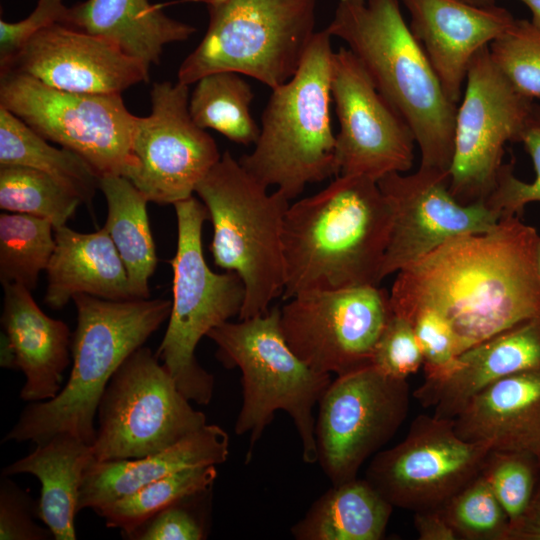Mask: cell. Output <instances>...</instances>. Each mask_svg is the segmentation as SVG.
<instances>
[{"label": "cell", "instance_id": "13", "mask_svg": "<svg viewBox=\"0 0 540 540\" xmlns=\"http://www.w3.org/2000/svg\"><path fill=\"white\" fill-rule=\"evenodd\" d=\"M457 107L449 191L462 204L484 202L494 189L507 142H519L534 104L493 62L489 46L472 58Z\"/></svg>", "mask_w": 540, "mask_h": 540}, {"label": "cell", "instance_id": "8", "mask_svg": "<svg viewBox=\"0 0 540 540\" xmlns=\"http://www.w3.org/2000/svg\"><path fill=\"white\" fill-rule=\"evenodd\" d=\"M199 1L208 28L180 65L178 82L232 71L274 89L293 77L315 34L317 0Z\"/></svg>", "mask_w": 540, "mask_h": 540}, {"label": "cell", "instance_id": "5", "mask_svg": "<svg viewBox=\"0 0 540 540\" xmlns=\"http://www.w3.org/2000/svg\"><path fill=\"white\" fill-rule=\"evenodd\" d=\"M333 52L327 30L315 32L293 77L271 89L254 150L239 159L254 179L289 200L338 175L330 118Z\"/></svg>", "mask_w": 540, "mask_h": 540}, {"label": "cell", "instance_id": "15", "mask_svg": "<svg viewBox=\"0 0 540 540\" xmlns=\"http://www.w3.org/2000/svg\"><path fill=\"white\" fill-rule=\"evenodd\" d=\"M489 452L460 437L453 419L421 414L401 442L373 456L365 479L393 507L440 508L480 475Z\"/></svg>", "mask_w": 540, "mask_h": 540}, {"label": "cell", "instance_id": "41", "mask_svg": "<svg viewBox=\"0 0 540 540\" xmlns=\"http://www.w3.org/2000/svg\"><path fill=\"white\" fill-rule=\"evenodd\" d=\"M68 9L64 0H38L28 17L18 22L0 20V74L10 70L27 42L41 30L65 24Z\"/></svg>", "mask_w": 540, "mask_h": 540}, {"label": "cell", "instance_id": "23", "mask_svg": "<svg viewBox=\"0 0 540 540\" xmlns=\"http://www.w3.org/2000/svg\"><path fill=\"white\" fill-rule=\"evenodd\" d=\"M457 434L490 451L540 459V367L509 375L475 395L453 419Z\"/></svg>", "mask_w": 540, "mask_h": 540}, {"label": "cell", "instance_id": "25", "mask_svg": "<svg viewBox=\"0 0 540 540\" xmlns=\"http://www.w3.org/2000/svg\"><path fill=\"white\" fill-rule=\"evenodd\" d=\"M54 235L44 298L50 308L62 309L78 294L110 300L136 299L126 267L104 227L81 233L64 225L55 228Z\"/></svg>", "mask_w": 540, "mask_h": 540}, {"label": "cell", "instance_id": "11", "mask_svg": "<svg viewBox=\"0 0 540 540\" xmlns=\"http://www.w3.org/2000/svg\"><path fill=\"white\" fill-rule=\"evenodd\" d=\"M0 106L49 142L77 153L99 178L125 176L133 164L136 116L127 109L121 93L63 91L9 70L0 74Z\"/></svg>", "mask_w": 540, "mask_h": 540}, {"label": "cell", "instance_id": "32", "mask_svg": "<svg viewBox=\"0 0 540 540\" xmlns=\"http://www.w3.org/2000/svg\"><path fill=\"white\" fill-rule=\"evenodd\" d=\"M217 477L216 465L186 468L153 481L95 512L109 528L122 536L130 533L163 509L206 493Z\"/></svg>", "mask_w": 540, "mask_h": 540}, {"label": "cell", "instance_id": "20", "mask_svg": "<svg viewBox=\"0 0 540 540\" xmlns=\"http://www.w3.org/2000/svg\"><path fill=\"white\" fill-rule=\"evenodd\" d=\"M408 9L410 30L425 51L448 99L461 101L474 55L514 23L500 6L476 7L459 0H399Z\"/></svg>", "mask_w": 540, "mask_h": 540}, {"label": "cell", "instance_id": "19", "mask_svg": "<svg viewBox=\"0 0 540 540\" xmlns=\"http://www.w3.org/2000/svg\"><path fill=\"white\" fill-rule=\"evenodd\" d=\"M149 69L113 42L60 23L33 36L10 68L59 90L90 94L148 82Z\"/></svg>", "mask_w": 540, "mask_h": 540}, {"label": "cell", "instance_id": "35", "mask_svg": "<svg viewBox=\"0 0 540 540\" xmlns=\"http://www.w3.org/2000/svg\"><path fill=\"white\" fill-rule=\"evenodd\" d=\"M442 511L458 540H508L509 517L482 475L448 500Z\"/></svg>", "mask_w": 540, "mask_h": 540}, {"label": "cell", "instance_id": "22", "mask_svg": "<svg viewBox=\"0 0 540 540\" xmlns=\"http://www.w3.org/2000/svg\"><path fill=\"white\" fill-rule=\"evenodd\" d=\"M3 290L2 334L13 351L15 368L25 376L20 398L48 401L62 389L72 334L65 322L42 311L29 289L8 284Z\"/></svg>", "mask_w": 540, "mask_h": 540}, {"label": "cell", "instance_id": "3", "mask_svg": "<svg viewBox=\"0 0 540 540\" xmlns=\"http://www.w3.org/2000/svg\"><path fill=\"white\" fill-rule=\"evenodd\" d=\"M327 32L342 39L410 127L420 166L449 171L457 104L451 102L399 0H339Z\"/></svg>", "mask_w": 540, "mask_h": 540}, {"label": "cell", "instance_id": "43", "mask_svg": "<svg viewBox=\"0 0 540 540\" xmlns=\"http://www.w3.org/2000/svg\"><path fill=\"white\" fill-rule=\"evenodd\" d=\"M191 498L163 509L123 537L132 540H201L206 538L202 521L187 504Z\"/></svg>", "mask_w": 540, "mask_h": 540}, {"label": "cell", "instance_id": "21", "mask_svg": "<svg viewBox=\"0 0 540 540\" xmlns=\"http://www.w3.org/2000/svg\"><path fill=\"white\" fill-rule=\"evenodd\" d=\"M540 367V316L519 323L460 353L453 367L424 379L413 397L433 415L454 419L478 393L509 375Z\"/></svg>", "mask_w": 540, "mask_h": 540}, {"label": "cell", "instance_id": "46", "mask_svg": "<svg viewBox=\"0 0 540 540\" xmlns=\"http://www.w3.org/2000/svg\"><path fill=\"white\" fill-rule=\"evenodd\" d=\"M531 11V23L540 31V0H520Z\"/></svg>", "mask_w": 540, "mask_h": 540}, {"label": "cell", "instance_id": "17", "mask_svg": "<svg viewBox=\"0 0 540 540\" xmlns=\"http://www.w3.org/2000/svg\"><path fill=\"white\" fill-rule=\"evenodd\" d=\"M330 91L339 122L337 176L378 181L389 173L411 169L416 142L410 127L349 48L340 47L332 54Z\"/></svg>", "mask_w": 540, "mask_h": 540}, {"label": "cell", "instance_id": "9", "mask_svg": "<svg viewBox=\"0 0 540 540\" xmlns=\"http://www.w3.org/2000/svg\"><path fill=\"white\" fill-rule=\"evenodd\" d=\"M177 248L170 261L173 300L164 337L155 352L179 390L199 405L210 403L214 376L197 361L196 347L202 337L232 317H239L245 287L232 271L213 272L203 254L202 228L209 214L193 195L174 205Z\"/></svg>", "mask_w": 540, "mask_h": 540}, {"label": "cell", "instance_id": "29", "mask_svg": "<svg viewBox=\"0 0 540 540\" xmlns=\"http://www.w3.org/2000/svg\"><path fill=\"white\" fill-rule=\"evenodd\" d=\"M99 189L107 204L103 227L126 267L133 298H149V280L158 263L147 212L149 201L121 175L100 177Z\"/></svg>", "mask_w": 540, "mask_h": 540}, {"label": "cell", "instance_id": "38", "mask_svg": "<svg viewBox=\"0 0 540 540\" xmlns=\"http://www.w3.org/2000/svg\"><path fill=\"white\" fill-rule=\"evenodd\" d=\"M521 142L530 155L536 177L532 182L518 179L513 172L514 163L503 164L496 185L485 199L486 207L500 220L521 217L524 208L532 202H540V105L535 103L520 134Z\"/></svg>", "mask_w": 540, "mask_h": 540}, {"label": "cell", "instance_id": "31", "mask_svg": "<svg viewBox=\"0 0 540 540\" xmlns=\"http://www.w3.org/2000/svg\"><path fill=\"white\" fill-rule=\"evenodd\" d=\"M194 84L188 107L198 127L213 129L238 144L256 143L260 128L250 112L254 93L241 74L214 72Z\"/></svg>", "mask_w": 540, "mask_h": 540}, {"label": "cell", "instance_id": "37", "mask_svg": "<svg viewBox=\"0 0 540 540\" xmlns=\"http://www.w3.org/2000/svg\"><path fill=\"white\" fill-rule=\"evenodd\" d=\"M491 58L522 95L540 97V31L528 20L512 26L489 45Z\"/></svg>", "mask_w": 540, "mask_h": 540}, {"label": "cell", "instance_id": "4", "mask_svg": "<svg viewBox=\"0 0 540 540\" xmlns=\"http://www.w3.org/2000/svg\"><path fill=\"white\" fill-rule=\"evenodd\" d=\"M77 324L72 334V367L52 399L30 403L3 442L40 444L58 433L92 445L101 397L121 364L170 316L167 299L110 300L86 294L72 299Z\"/></svg>", "mask_w": 540, "mask_h": 540}, {"label": "cell", "instance_id": "45", "mask_svg": "<svg viewBox=\"0 0 540 540\" xmlns=\"http://www.w3.org/2000/svg\"><path fill=\"white\" fill-rule=\"evenodd\" d=\"M508 540H540V480L527 510L510 526Z\"/></svg>", "mask_w": 540, "mask_h": 540}, {"label": "cell", "instance_id": "36", "mask_svg": "<svg viewBox=\"0 0 540 540\" xmlns=\"http://www.w3.org/2000/svg\"><path fill=\"white\" fill-rule=\"evenodd\" d=\"M480 475L504 508L511 526L532 501L540 480V459L526 452L490 451Z\"/></svg>", "mask_w": 540, "mask_h": 540}, {"label": "cell", "instance_id": "18", "mask_svg": "<svg viewBox=\"0 0 540 540\" xmlns=\"http://www.w3.org/2000/svg\"><path fill=\"white\" fill-rule=\"evenodd\" d=\"M449 171L419 166L393 172L378 185L392 212L382 279L412 265L441 244L493 228L499 219L484 202L462 204L449 191Z\"/></svg>", "mask_w": 540, "mask_h": 540}, {"label": "cell", "instance_id": "26", "mask_svg": "<svg viewBox=\"0 0 540 540\" xmlns=\"http://www.w3.org/2000/svg\"><path fill=\"white\" fill-rule=\"evenodd\" d=\"M64 25L113 42L148 68L160 62L166 45L196 31L149 0H85L69 7Z\"/></svg>", "mask_w": 540, "mask_h": 540}, {"label": "cell", "instance_id": "30", "mask_svg": "<svg viewBox=\"0 0 540 540\" xmlns=\"http://www.w3.org/2000/svg\"><path fill=\"white\" fill-rule=\"evenodd\" d=\"M23 166L44 172L90 205L99 176L77 153L55 148L24 121L0 106V167Z\"/></svg>", "mask_w": 540, "mask_h": 540}, {"label": "cell", "instance_id": "27", "mask_svg": "<svg viewBox=\"0 0 540 540\" xmlns=\"http://www.w3.org/2000/svg\"><path fill=\"white\" fill-rule=\"evenodd\" d=\"M94 460L92 445L72 434L58 433L7 465L2 475H34L41 484L37 518L53 539L75 540L80 489L85 471Z\"/></svg>", "mask_w": 540, "mask_h": 540}, {"label": "cell", "instance_id": "1", "mask_svg": "<svg viewBox=\"0 0 540 540\" xmlns=\"http://www.w3.org/2000/svg\"><path fill=\"white\" fill-rule=\"evenodd\" d=\"M539 250L537 230L517 216L448 240L397 273L392 312L436 311L452 328L460 354L540 316Z\"/></svg>", "mask_w": 540, "mask_h": 540}, {"label": "cell", "instance_id": "16", "mask_svg": "<svg viewBox=\"0 0 540 540\" xmlns=\"http://www.w3.org/2000/svg\"><path fill=\"white\" fill-rule=\"evenodd\" d=\"M189 85L154 83L152 110L136 116L126 177L149 202L172 204L193 195L221 154L214 139L189 113Z\"/></svg>", "mask_w": 540, "mask_h": 540}, {"label": "cell", "instance_id": "6", "mask_svg": "<svg viewBox=\"0 0 540 540\" xmlns=\"http://www.w3.org/2000/svg\"><path fill=\"white\" fill-rule=\"evenodd\" d=\"M281 308L274 306L252 318L227 321L207 337L227 369L241 371L242 405L234 431L249 435V461L256 442L277 410L286 412L298 432L302 459L317 462L313 410L331 383V375L313 370L292 351L280 326Z\"/></svg>", "mask_w": 540, "mask_h": 540}, {"label": "cell", "instance_id": "42", "mask_svg": "<svg viewBox=\"0 0 540 540\" xmlns=\"http://www.w3.org/2000/svg\"><path fill=\"white\" fill-rule=\"evenodd\" d=\"M2 475L0 482V539L1 540H47L53 538L47 527L34 520L37 504L25 491Z\"/></svg>", "mask_w": 540, "mask_h": 540}, {"label": "cell", "instance_id": "14", "mask_svg": "<svg viewBox=\"0 0 540 540\" xmlns=\"http://www.w3.org/2000/svg\"><path fill=\"white\" fill-rule=\"evenodd\" d=\"M280 326L292 351L315 371L336 376L371 365L392 309L379 286L310 290L288 299Z\"/></svg>", "mask_w": 540, "mask_h": 540}, {"label": "cell", "instance_id": "12", "mask_svg": "<svg viewBox=\"0 0 540 540\" xmlns=\"http://www.w3.org/2000/svg\"><path fill=\"white\" fill-rule=\"evenodd\" d=\"M405 379L368 365L336 376L315 419L317 462L332 485L357 478L363 463L394 436L410 406Z\"/></svg>", "mask_w": 540, "mask_h": 540}, {"label": "cell", "instance_id": "7", "mask_svg": "<svg viewBox=\"0 0 540 540\" xmlns=\"http://www.w3.org/2000/svg\"><path fill=\"white\" fill-rule=\"evenodd\" d=\"M254 179L229 151L195 188L206 206L214 263L239 275L245 299L238 319L266 313L283 295V225L289 199Z\"/></svg>", "mask_w": 540, "mask_h": 540}, {"label": "cell", "instance_id": "28", "mask_svg": "<svg viewBox=\"0 0 540 540\" xmlns=\"http://www.w3.org/2000/svg\"><path fill=\"white\" fill-rule=\"evenodd\" d=\"M393 506L364 478H355L322 494L291 527L297 540H379Z\"/></svg>", "mask_w": 540, "mask_h": 540}, {"label": "cell", "instance_id": "34", "mask_svg": "<svg viewBox=\"0 0 540 540\" xmlns=\"http://www.w3.org/2000/svg\"><path fill=\"white\" fill-rule=\"evenodd\" d=\"M78 195L50 175L23 166L0 167V208L66 225L78 206Z\"/></svg>", "mask_w": 540, "mask_h": 540}, {"label": "cell", "instance_id": "44", "mask_svg": "<svg viewBox=\"0 0 540 540\" xmlns=\"http://www.w3.org/2000/svg\"><path fill=\"white\" fill-rule=\"evenodd\" d=\"M413 520L419 540H458L442 507L414 512Z\"/></svg>", "mask_w": 540, "mask_h": 540}, {"label": "cell", "instance_id": "39", "mask_svg": "<svg viewBox=\"0 0 540 540\" xmlns=\"http://www.w3.org/2000/svg\"><path fill=\"white\" fill-rule=\"evenodd\" d=\"M371 364L384 374L405 379L423 366V355L411 322L391 314L373 351Z\"/></svg>", "mask_w": 540, "mask_h": 540}, {"label": "cell", "instance_id": "40", "mask_svg": "<svg viewBox=\"0 0 540 540\" xmlns=\"http://www.w3.org/2000/svg\"><path fill=\"white\" fill-rule=\"evenodd\" d=\"M401 316L411 322L420 345L424 379H435L446 374L459 355L457 341L449 323L429 308H419Z\"/></svg>", "mask_w": 540, "mask_h": 540}, {"label": "cell", "instance_id": "47", "mask_svg": "<svg viewBox=\"0 0 540 540\" xmlns=\"http://www.w3.org/2000/svg\"><path fill=\"white\" fill-rule=\"evenodd\" d=\"M463 3L476 7H491L496 5V0H459Z\"/></svg>", "mask_w": 540, "mask_h": 540}, {"label": "cell", "instance_id": "48", "mask_svg": "<svg viewBox=\"0 0 540 540\" xmlns=\"http://www.w3.org/2000/svg\"><path fill=\"white\" fill-rule=\"evenodd\" d=\"M539 266H540V250H539Z\"/></svg>", "mask_w": 540, "mask_h": 540}, {"label": "cell", "instance_id": "24", "mask_svg": "<svg viewBox=\"0 0 540 540\" xmlns=\"http://www.w3.org/2000/svg\"><path fill=\"white\" fill-rule=\"evenodd\" d=\"M228 456L227 432L218 425L207 424L175 445L148 456L94 460L83 477L78 510L96 511L169 474L195 466L222 464Z\"/></svg>", "mask_w": 540, "mask_h": 540}, {"label": "cell", "instance_id": "2", "mask_svg": "<svg viewBox=\"0 0 540 540\" xmlns=\"http://www.w3.org/2000/svg\"><path fill=\"white\" fill-rule=\"evenodd\" d=\"M392 212L378 182L336 176L289 205L283 225L286 300L310 290L379 286Z\"/></svg>", "mask_w": 540, "mask_h": 540}, {"label": "cell", "instance_id": "33", "mask_svg": "<svg viewBox=\"0 0 540 540\" xmlns=\"http://www.w3.org/2000/svg\"><path fill=\"white\" fill-rule=\"evenodd\" d=\"M53 224L23 213L0 215V281L2 286L37 287L55 248Z\"/></svg>", "mask_w": 540, "mask_h": 540}, {"label": "cell", "instance_id": "10", "mask_svg": "<svg viewBox=\"0 0 540 540\" xmlns=\"http://www.w3.org/2000/svg\"><path fill=\"white\" fill-rule=\"evenodd\" d=\"M207 425L148 347L134 351L110 379L98 405L96 461L135 459L167 449Z\"/></svg>", "mask_w": 540, "mask_h": 540}]
</instances>
